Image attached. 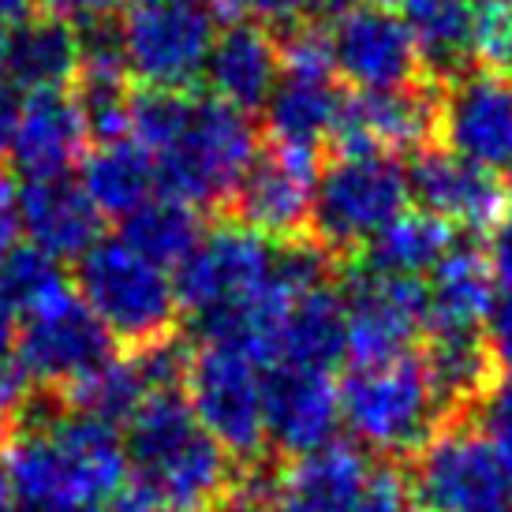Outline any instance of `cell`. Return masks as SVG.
<instances>
[{"instance_id": "49", "label": "cell", "mask_w": 512, "mask_h": 512, "mask_svg": "<svg viewBox=\"0 0 512 512\" xmlns=\"http://www.w3.org/2000/svg\"><path fill=\"white\" fill-rule=\"evenodd\" d=\"M505 214H509V221H512V187L505 191Z\"/></svg>"}, {"instance_id": "2", "label": "cell", "mask_w": 512, "mask_h": 512, "mask_svg": "<svg viewBox=\"0 0 512 512\" xmlns=\"http://www.w3.org/2000/svg\"><path fill=\"white\" fill-rule=\"evenodd\" d=\"M75 296L116 344L143 352L176 333L180 303L172 277L120 240H98L75 266Z\"/></svg>"}, {"instance_id": "9", "label": "cell", "mask_w": 512, "mask_h": 512, "mask_svg": "<svg viewBox=\"0 0 512 512\" xmlns=\"http://www.w3.org/2000/svg\"><path fill=\"white\" fill-rule=\"evenodd\" d=\"M344 333L356 367H378L412 356V344L427 329V281L378 277L363 266L344 277Z\"/></svg>"}, {"instance_id": "48", "label": "cell", "mask_w": 512, "mask_h": 512, "mask_svg": "<svg viewBox=\"0 0 512 512\" xmlns=\"http://www.w3.org/2000/svg\"><path fill=\"white\" fill-rule=\"evenodd\" d=\"M4 64H8V34L0 30V75H4Z\"/></svg>"}, {"instance_id": "6", "label": "cell", "mask_w": 512, "mask_h": 512, "mask_svg": "<svg viewBox=\"0 0 512 512\" xmlns=\"http://www.w3.org/2000/svg\"><path fill=\"white\" fill-rule=\"evenodd\" d=\"M266 363L243 344H202L187 370V404L202 430L240 468L266 464V412H262Z\"/></svg>"}, {"instance_id": "36", "label": "cell", "mask_w": 512, "mask_h": 512, "mask_svg": "<svg viewBox=\"0 0 512 512\" xmlns=\"http://www.w3.org/2000/svg\"><path fill=\"white\" fill-rule=\"evenodd\" d=\"M475 412H479L483 434L494 441V449H512V374L490 385V393L479 400Z\"/></svg>"}, {"instance_id": "24", "label": "cell", "mask_w": 512, "mask_h": 512, "mask_svg": "<svg viewBox=\"0 0 512 512\" xmlns=\"http://www.w3.org/2000/svg\"><path fill=\"white\" fill-rule=\"evenodd\" d=\"M79 184L101 217H131L157 191V161L135 139L94 143L79 161Z\"/></svg>"}, {"instance_id": "21", "label": "cell", "mask_w": 512, "mask_h": 512, "mask_svg": "<svg viewBox=\"0 0 512 512\" xmlns=\"http://www.w3.org/2000/svg\"><path fill=\"white\" fill-rule=\"evenodd\" d=\"M498 299L490 258L479 247H453L430 270L427 329L434 333H479Z\"/></svg>"}, {"instance_id": "41", "label": "cell", "mask_w": 512, "mask_h": 512, "mask_svg": "<svg viewBox=\"0 0 512 512\" xmlns=\"http://www.w3.org/2000/svg\"><path fill=\"white\" fill-rule=\"evenodd\" d=\"M15 232H19V202H15V184L8 172H0V262L8 258L15 247Z\"/></svg>"}, {"instance_id": "45", "label": "cell", "mask_w": 512, "mask_h": 512, "mask_svg": "<svg viewBox=\"0 0 512 512\" xmlns=\"http://www.w3.org/2000/svg\"><path fill=\"white\" fill-rule=\"evenodd\" d=\"M15 337H19V322H15V311L0 299V359L12 356Z\"/></svg>"}, {"instance_id": "3", "label": "cell", "mask_w": 512, "mask_h": 512, "mask_svg": "<svg viewBox=\"0 0 512 512\" xmlns=\"http://www.w3.org/2000/svg\"><path fill=\"white\" fill-rule=\"evenodd\" d=\"M255 157L258 131L251 116L217 98H195L191 120L180 131V139L154 157L157 187L161 195L202 214L210 206L232 202Z\"/></svg>"}, {"instance_id": "8", "label": "cell", "mask_w": 512, "mask_h": 512, "mask_svg": "<svg viewBox=\"0 0 512 512\" xmlns=\"http://www.w3.org/2000/svg\"><path fill=\"white\" fill-rule=\"evenodd\" d=\"M214 23L206 0L128 4L120 27L128 72L154 90H191L206 75V60L217 42Z\"/></svg>"}, {"instance_id": "40", "label": "cell", "mask_w": 512, "mask_h": 512, "mask_svg": "<svg viewBox=\"0 0 512 512\" xmlns=\"http://www.w3.org/2000/svg\"><path fill=\"white\" fill-rule=\"evenodd\" d=\"M247 8H251L258 19H266L270 27L292 30V27L311 23L318 0H247Z\"/></svg>"}, {"instance_id": "19", "label": "cell", "mask_w": 512, "mask_h": 512, "mask_svg": "<svg viewBox=\"0 0 512 512\" xmlns=\"http://www.w3.org/2000/svg\"><path fill=\"white\" fill-rule=\"evenodd\" d=\"M86 139L90 135H86L75 94L42 90V94L23 98V116H19V131H15L8 157L27 180L68 176L75 161H83Z\"/></svg>"}, {"instance_id": "51", "label": "cell", "mask_w": 512, "mask_h": 512, "mask_svg": "<svg viewBox=\"0 0 512 512\" xmlns=\"http://www.w3.org/2000/svg\"><path fill=\"white\" fill-rule=\"evenodd\" d=\"M370 4H385V8H389V4H393V0H370Z\"/></svg>"}, {"instance_id": "18", "label": "cell", "mask_w": 512, "mask_h": 512, "mask_svg": "<svg viewBox=\"0 0 512 512\" xmlns=\"http://www.w3.org/2000/svg\"><path fill=\"white\" fill-rule=\"evenodd\" d=\"M15 202H19V228L30 236V247L53 255L57 262L83 258L101 240L98 206L72 176L27 180L23 187H15Z\"/></svg>"}, {"instance_id": "50", "label": "cell", "mask_w": 512, "mask_h": 512, "mask_svg": "<svg viewBox=\"0 0 512 512\" xmlns=\"http://www.w3.org/2000/svg\"><path fill=\"white\" fill-rule=\"evenodd\" d=\"M128 4H169V0H128Z\"/></svg>"}, {"instance_id": "13", "label": "cell", "mask_w": 512, "mask_h": 512, "mask_svg": "<svg viewBox=\"0 0 512 512\" xmlns=\"http://www.w3.org/2000/svg\"><path fill=\"white\" fill-rule=\"evenodd\" d=\"M326 30L333 68L344 75V83L356 86V94L404 90L423 79L412 34L393 8L359 0L352 12H344Z\"/></svg>"}, {"instance_id": "30", "label": "cell", "mask_w": 512, "mask_h": 512, "mask_svg": "<svg viewBox=\"0 0 512 512\" xmlns=\"http://www.w3.org/2000/svg\"><path fill=\"white\" fill-rule=\"evenodd\" d=\"M64 400L72 412L86 415V419H98L105 427H120V423H131L139 408L150 400V385H146L135 356H113L105 367L90 370L72 389H64Z\"/></svg>"}, {"instance_id": "43", "label": "cell", "mask_w": 512, "mask_h": 512, "mask_svg": "<svg viewBox=\"0 0 512 512\" xmlns=\"http://www.w3.org/2000/svg\"><path fill=\"white\" fill-rule=\"evenodd\" d=\"M105 512H169L154 494H146L143 486H131V490H120L113 501H109V509Z\"/></svg>"}, {"instance_id": "23", "label": "cell", "mask_w": 512, "mask_h": 512, "mask_svg": "<svg viewBox=\"0 0 512 512\" xmlns=\"http://www.w3.org/2000/svg\"><path fill=\"white\" fill-rule=\"evenodd\" d=\"M4 75L15 90L27 94L64 90L72 79H79V30L49 12L30 15L8 34Z\"/></svg>"}, {"instance_id": "46", "label": "cell", "mask_w": 512, "mask_h": 512, "mask_svg": "<svg viewBox=\"0 0 512 512\" xmlns=\"http://www.w3.org/2000/svg\"><path fill=\"white\" fill-rule=\"evenodd\" d=\"M202 512H255V509H251V501L243 498V494H236V498H228L221 505H214V509H202Z\"/></svg>"}, {"instance_id": "39", "label": "cell", "mask_w": 512, "mask_h": 512, "mask_svg": "<svg viewBox=\"0 0 512 512\" xmlns=\"http://www.w3.org/2000/svg\"><path fill=\"white\" fill-rule=\"evenodd\" d=\"M45 12L64 19V23H79V27H98V23H113L120 4L128 0H42Z\"/></svg>"}, {"instance_id": "15", "label": "cell", "mask_w": 512, "mask_h": 512, "mask_svg": "<svg viewBox=\"0 0 512 512\" xmlns=\"http://www.w3.org/2000/svg\"><path fill=\"white\" fill-rule=\"evenodd\" d=\"M314 180H318L314 154H299L285 146L262 150L228 202L236 225L251 228L270 243L303 240L311 232Z\"/></svg>"}, {"instance_id": "5", "label": "cell", "mask_w": 512, "mask_h": 512, "mask_svg": "<svg viewBox=\"0 0 512 512\" xmlns=\"http://www.w3.org/2000/svg\"><path fill=\"white\" fill-rule=\"evenodd\" d=\"M408 172L393 154L333 157L314 180L311 236L329 255L363 251L408 206Z\"/></svg>"}, {"instance_id": "34", "label": "cell", "mask_w": 512, "mask_h": 512, "mask_svg": "<svg viewBox=\"0 0 512 512\" xmlns=\"http://www.w3.org/2000/svg\"><path fill=\"white\" fill-rule=\"evenodd\" d=\"M281 53V75H296V79H333V49H329V30L303 23L281 34L277 42Z\"/></svg>"}, {"instance_id": "33", "label": "cell", "mask_w": 512, "mask_h": 512, "mask_svg": "<svg viewBox=\"0 0 512 512\" xmlns=\"http://www.w3.org/2000/svg\"><path fill=\"white\" fill-rule=\"evenodd\" d=\"M471 57L483 72H512V12L505 0H475Z\"/></svg>"}, {"instance_id": "26", "label": "cell", "mask_w": 512, "mask_h": 512, "mask_svg": "<svg viewBox=\"0 0 512 512\" xmlns=\"http://www.w3.org/2000/svg\"><path fill=\"white\" fill-rule=\"evenodd\" d=\"M344 356H348L344 299L341 292H333L326 285L292 303L285 326L277 333V348H273L270 367H299L329 374Z\"/></svg>"}, {"instance_id": "1", "label": "cell", "mask_w": 512, "mask_h": 512, "mask_svg": "<svg viewBox=\"0 0 512 512\" xmlns=\"http://www.w3.org/2000/svg\"><path fill=\"white\" fill-rule=\"evenodd\" d=\"M128 468L169 512H202L236 498L243 468L195 419L187 393H154L128 423Z\"/></svg>"}, {"instance_id": "32", "label": "cell", "mask_w": 512, "mask_h": 512, "mask_svg": "<svg viewBox=\"0 0 512 512\" xmlns=\"http://www.w3.org/2000/svg\"><path fill=\"white\" fill-rule=\"evenodd\" d=\"M191 109H195L191 90H154V86L135 90L131 94V135H135V143L150 150L154 157L161 150H169L180 139V131L187 128Z\"/></svg>"}, {"instance_id": "7", "label": "cell", "mask_w": 512, "mask_h": 512, "mask_svg": "<svg viewBox=\"0 0 512 512\" xmlns=\"http://www.w3.org/2000/svg\"><path fill=\"white\" fill-rule=\"evenodd\" d=\"M408 486L419 512H501L512 505L501 453L464 419L445 423L427 441V449L415 456Z\"/></svg>"}, {"instance_id": "55", "label": "cell", "mask_w": 512, "mask_h": 512, "mask_svg": "<svg viewBox=\"0 0 512 512\" xmlns=\"http://www.w3.org/2000/svg\"><path fill=\"white\" fill-rule=\"evenodd\" d=\"M501 292H509V288H501Z\"/></svg>"}, {"instance_id": "47", "label": "cell", "mask_w": 512, "mask_h": 512, "mask_svg": "<svg viewBox=\"0 0 512 512\" xmlns=\"http://www.w3.org/2000/svg\"><path fill=\"white\" fill-rule=\"evenodd\" d=\"M12 505V483H8V464H4V453H0V509Z\"/></svg>"}, {"instance_id": "16", "label": "cell", "mask_w": 512, "mask_h": 512, "mask_svg": "<svg viewBox=\"0 0 512 512\" xmlns=\"http://www.w3.org/2000/svg\"><path fill=\"white\" fill-rule=\"evenodd\" d=\"M266 441L281 456H307L333 445L341 430V389L329 374L270 367L262 378Z\"/></svg>"}, {"instance_id": "27", "label": "cell", "mask_w": 512, "mask_h": 512, "mask_svg": "<svg viewBox=\"0 0 512 512\" xmlns=\"http://www.w3.org/2000/svg\"><path fill=\"white\" fill-rule=\"evenodd\" d=\"M341 113V94L333 90V79H296L281 75L266 101V131L273 146L318 154L333 139Z\"/></svg>"}, {"instance_id": "20", "label": "cell", "mask_w": 512, "mask_h": 512, "mask_svg": "<svg viewBox=\"0 0 512 512\" xmlns=\"http://www.w3.org/2000/svg\"><path fill=\"white\" fill-rule=\"evenodd\" d=\"M210 98L225 101L240 113L266 109L273 86L281 83V53L266 27L255 23H232L225 34H217L206 75Z\"/></svg>"}, {"instance_id": "52", "label": "cell", "mask_w": 512, "mask_h": 512, "mask_svg": "<svg viewBox=\"0 0 512 512\" xmlns=\"http://www.w3.org/2000/svg\"><path fill=\"white\" fill-rule=\"evenodd\" d=\"M0 512H19V509H15V505H8V509H0Z\"/></svg>"}, {"instance_id": "10", "label": "cell", "mask_w": 512, "mask_h": 512, "mask_svg": "<svg viewBox=\"0 0 512 512\" xmlns=\"http://www.w3.org/2000/svg\"><path fill=\"white\" fill-rule=\"evenodd\" d=\"M370 460L356 445L333 441L326 449L296 456L285 468L266 464L243 475L240 494L255 512H359L370 483Z\"/></svg>"}, {"instance_id": "29", "label": "cell", "mask_w": 512, "mask_h": 512, "mask_svg": "<svg viewBox=\"0 0 512 512\" xmlns=\"http://www.w3.org/2000/svg\"><path fill=\"white\" fill-rule=\"evenodd\" d=\"M202 236L206 232H202L199 210H191V206L169 199V195L150 199L143 210L124 217V228H120V240L128 243L131 251L150 258L154 266H161V270L180 266L199 247Z\"/></svg>"}, {"instance_id": "22", "label": "cell", "mask_w": 512, "mask_h": 512, "mask_svg": "<svg viewBox=\"0 0 512 512\" xmlns=\"http://www.w3.org/2000/svg\"><path fill=\"white\" fill-rule=\"evenodd\" d=\"M419 359H423L427 382L434 389V400L449 423L475 412L479 400L490 393V385L501 378L483 333H434L427 356Z\"/></svg>"}, {"instance_id": "54", "label": "cell", "mask_w": 512, "mask_h": 512, "mask_svg": "<svg viewBox=\"0 0 512 512\" xmlns=\"http://www.w3.org/2000/svg\"><path fill=\"white\" fill-rule=\"evenodd\" d=\"M505 4H509V12H512V0H505Z\"/></svg>"}, {"instance_id": "31", "label": "cell", "mask_w": 512, "mask_h": 512, "mask_svg": "<svg viewBox=\"0 0 512 512\" xmlns=\"http://www.w3.org/2000/svg\"><path fill=\"white\" fill-rule=\"evenodd\" d=\"M68 273L53 255H45L38 247H12L8 258L0 262V299L15 314H34L68 296Z\"/></svg>"}, {"instance_id": "17", "label": "cell", "mask_w": 512, "mask_h": 512, "mask_svg": "<svg viewBox=\"0 0 512 512\" xmlns=\"http://www.w3.org/2000/svg\"><path fill=\"white\" fill-rule=\"evenodd\" d=\"M408 172V195H412L423 214L438 217L453 228L468 232H494L505 217V187L494 172L471 165L449 150H419L404 165Z\"/></svg>"}, {"instance_id": "4", "label": "cell", "mask_w": 512, "mask_h": 512, "mask_svg": "<svg viewBox=\"0 0 512 512\" xmlns=\"http://www.w3.org/2000/svg\"><path fill=\"white\" fill-rule=\"evenodd\" d=\"M341 423L370 453L419 456L449 419L434 400L419 356L352 367L341 385Z\"/></svg>"}, {"instance_id": "35", "label": "cell", "mask_w": 512, "mask_h": 512, "mask_svg": "<svg viewBox=\"0 0 512 512\" xmlns=\"http://www.w3.org/2000/svg\"><path fill=\"white\" fill-rule=\"evenodd\" d=\"M359 512H419V509H415L412 501V486H408V479L397 468H374Z\"/></svg>"}, {"instance_id": "25", "label": "cell", "mask_w": 512, "mask_h": 512, "mask_svg": "<svg viewBox=\"0 0 512 512\" xmlns=\"http://www.w3.org/2000/svg\"><path fill=\"white\" fill-rule=\"evenodd\" d=\"M404 27L412 34L423 72L434 86H445L471 72V23L475 0H400Z\"/></svg>"}, {"instance_id": "11", "label": "cell", "mask_w": 512, "mask_h": 512, "mask_svg": "<svg viewBox=\"0 0 512 512\" xmlns=\"http://www.w3.org/2000/svg\"><path fill=\"white\" fill-rule=\"evenodd\" d=\"M113 337L101 326L83 299L68 292L57 303L27 314V322L15 337V359L27 370L34 389H72L90 370L105 367L113 359Z\"/></svg>"}, {"instance_id": "38", "label": "cell", "mask_w": 512, "mask_h": 512, "mask_svg": "<svg viewBox=\"0 0 512 512\" xmlns=\"http://www.w3.org/2000/svg\"><path fill=\"white\" fill-rule=\"evenodd\" d=\"M490 356L498 363V370H509L512 374V288L509 292H498L494 299V311L486 318V333H483Z\"/></svg>"}, {"instance_id": "53", "label": "cell", "mask_w": 512, "mask_h": 512, "mask_svg": "<svg viewBox=\"0 0 512 512\" xmlns=\"http://www.w3.org/2000/svg\"><path fill=\"white\" fill-rule=\"evenodd\" d=\"M501 512H512V505H505V509H501Z\"/></svg>"}, {"instance_id": "44", "label": "cell", "mask_w": 512, "mask_h": 512, "mask_svg": "<svg viewBox=\"0 0 512 512\" xmlns=\"http://www.w3.org/2000/svg\"><path fill=\"white\" fill-rule=\"evenodd\" d=\"M30 12H34V0H0V30H15L19 23H27Z\"/></svg>"}, {"instance_id": "14", "label": "cell", "mask_w": 512, "mask_h": 512, "mask_svg": "<svg viewBox=\"0 0 512 512\" xmlns=\"http://www.w3.org/2000/svg\"><path fill=\"white\" fill-rule=\"evenodd\" d=\"M438 101L434 83L385 90V94H352L341 98L337 128H333V157L356 154H404L427 150L438 139Z\"/></svg>"}, {"instance_id": "28", "label": "cell", "mask_w": 512, "mask_h": 512, "mask_svg": "<svg viewBox=\"0 0 512 512\" xmlns=\"http://www.w3.org/2000/svg\"><path fill=\"white\" fill-rule=\"evenodd\" d=\"M453 228L430 214H400L363 247L356 266L378 277H419L430 273L453 251Z\"/></svg>"}, {"instance_id": "42", "label": "cell", "mask_w": 512, "mask_h": 512, "mask_svg": "<svg viewBox=\"0 0 512 512\" xmlns=\"http://www.w3.org/2000/svg\"><path fill=\"white\" fill-rule=\"evenodd\" d=\"M23 116V94L12 83H0V154H8Z\"/></svg>"}, {"instance_id": "12", "label": "cell", "mask_w": 512, "mask_h": 512, "mask_svg": "<svg viewBox=\"0 0 512 512\" xmlns=\"http://www.w3.org/2000/svg\"><path fill=\"white\" fill-rule=\"evenodd\" d=\"M438 139L445 150L494 176L512 172V79L471 68L441 86Z\"/></svg>"}, {"instance_id": "37", "label": "cell", "mask_w": 512, "mask_h": 512, "mask_svg": "<svg viewBox=\"0 0 512 512\" xmlns=\"http://www.w3.org/2000/svg\"><path fill=\"white\" fill-rule=\"evenodd\" d=\"M34 393H38V389H34V382L27 378V370L19 367V359L15 356L0 359V423L12 427Z\"/></svg>"}]
</instances>
